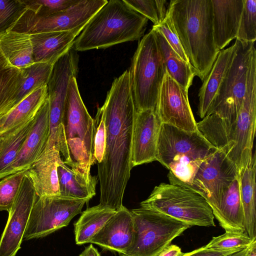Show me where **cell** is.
Segmentation results:
<instances>
[{
    "instance_id": "cell-1",
    "label": "cell",
    "mask_w": 256,
    "mask_h": 256,
    "mask_svg": "<svg viewBox=\"0 0 256 256\" xmlns=\"http://www.w3.org/2000/svg\"><path fill=\"white\" fill-rule=\"evenodd\" d=\"M106 126L104 156L97 164L100 204L115 210L122 205L130 176L133 130L136 116L128 70L114 80L102 107Z\"/></svg>"
},
{
    "instance_id": "cell-2",
    "label": "cell",
    "mask_w": 256,
    "mask_h": 256,
    "mask_svg": "<svg viewBox=\"0 0 256 256\" xmlns=\"http://www.w3.org/2000/svg\"><path fill=\"white\" fill-rule=\"evenodd\" d=\"M196 128L213 146L226 153L238 170L252 160L256 128V52L250 63L246 93L236 121L229 124L212 114L197 122Z\"/></svg>"
},
{
    "instance_id": "cell-3",
    "label": "cell",
    "mask_w": 256,
    "mask_h": 256,
    "mask_svg": "<svg viewBox=\"0 0 256 256\" xmlns=\"http://www.w3.org/2000/svg\"><path fill=\"white\" fill-rule=\"evenodd\" d=\"M168 12L189 62L202 82L218 51L215 46L211 0H172Z\"/></svg>"
},
{
    "instance_id": "cell-4",
    "label": "cell",
    "mask_w": 256,
    "mask_h": 256,
    "mask_svg": "<svg viewBox=\"0 0 256 256\" xmlns=\"http://www.w3.org/2000/svg\"><path fill=\"white\" fill-rule=\"evenodd\" d=\"M148 19L124 0H110L88 21L74 44L76 51L105 48L140 40Z\"/></svg>"
},
{
    "instance_id": "cell-5",
    "label": "cell",
    "mask_w": 256,
    "mask_h": 256,
    "mask_svg": "<svg viewBox=\"0 0 256 256\" xmlns=\"http://www.w3.org/2000/svg\"><path fill=\"white\" fill-rule=\"evenodd\" d=\"M216 148L197 129L187 131L161 124L156 160L170 170V183L190 188L200 165Z\"/></svg>"
},
{
    "instance_id": "cell-6",
    "label": "cell",
    "mask_w": 256,
    "mask_h": 256,
    "mask_svg": "<svg viewBox=\"0 0 256 256\" xmlns=\"http://www.w3.org/2000/svg\"><path fill=\"white\" fill-rule=\"evenodd\" d=\"M64 126V163L70 168L90 172L96 162L94 121L83 102L76 77L70 81L66 98Z\"/></svg>"
},
{
    "instance_id": "cell-7",
    "label": "cell",
    "mask_w": 256,
    "mask_h": 256,
    "mask_svg": "<svg viewBox=\"0 0 256 256\" xmlns=\"http://www.w3.org/2000/svg\"><path fill=\"white\" fill-rule=\"evenodd\" d=\"M140 205L190 226H216L212 209L206 199L196 192L179 184H160Z\"/></svg>"
},
{
    "instance_id": "cell-8",
    "label": "cell",
    "mask_w": 256,
    "mask_h": 256,
    "mask_svg": "<svg viewBox=\"0 0 256 256\" xmlns=\"http://www.w3.org/2000/svg\"><path fill=\"white\" fill-rule=\"evenodd\" d=\"M166 70L151 30L138 42L128 70L136 112L155 110Z\"/></svg>"
},
{
    "instance_id": "cell-9",
    "label": "cell",
    "mask_w": 256,
    "mask_h": 256,
    "mask_svg": "<svg viewBox=\"0 0 256 256\" xmlns=\"http://www.w3.org/2000/svg\"><path fill=\"white\" fill-rule=\"evenodd\" d=\"M134 226L132 244L119 256H158L190 226L162 213L143 208L130 210Z\"/></svg>"
},
{
    "instance_id": "cell-10",
    "label": "cell",
    "mask_w": 256,
    "mask_h": 256,
    "mask_svg": "<svg viewBox=\"0 0 256 256\" xmlns=\"http://www.w3.org/2000/svg\"><path fill=\"white\" fill-rule=\"evenodd\" d=\"M236 40V52L206 114H217L229 124L236 121L240 109L246 88L250 63L256 51L255 42Z\"/></svg>"
},
{
    "instance_id": "cell-11",
    "label": "cell",
    "mask_w": 256,
    "mask_h": 256,
    "mask_svg": "<svg viewBox=\"0 0 256 256\" xmlns=\"http://www.w3.org/2000/svg\"><path fill=\"white\" fill-rule=\"evenodd\" d=\"M88 202L61 195L37 198L32 208L23 240L44 237L67 226L82 212Z\"/></svg>"
},
{
    "instance_id": "cell-12",
    "label": "cell",
    "mask_w": 256,
    "mask_h": 256,
    "mask_svg": "<svg viewBox=\"0 0 256 256\" xmlns=\"http://www.w3.org/2000/svg\"><path fill=\"white\" fill-rule=\"evenodd\" d=\"M107 2L106 0H80L67 9L42 17L36 16L26 9L10 30L29 34L70 30L86 26Z\"/></svg>"
},
{
    "instance_id": "cell-13",
    "label": "cell",
    "mask_w": 256,
    "mask_h": 256,
    "mask_svg": "<svg viewBox=\"0 0 256 256\" xmlns=\"http://www.w3.org/2000/svg\"><path fill=\"white\" fill-rule=\"evenodd\" d=\"M238 176L236 164L224 151L216 148L200 165L194 176L190 189L206 199L214 213Z\"/></svg>"
},
{
    "instance_id": "cell-14",
    "label": "cell",
    "mask_w": 256,
    "mask_h": 256,
    "mask_svg": "<svg viewBox=\"0 0 256 256\" xmlns=\"http://www.w3.org/2000/svg\"><path fill=\"white\" fill-rule=\"evenodd\" d=\"M78 59L76 50L72 48L53 65L46 85L50 105V146L54 145L64 134V104L70 81L78 74Z\"/></svg>"
},
{
    "instance_id": "cell-15",
    "label": "cell",
    "mask_w": 256,
    "mask_h": 256,
    "mask_svg": "<svg viewBox=\"0 0 256 256\" xmlns=\"http://www.w3.org/2000/svg\"><path fill=\"white\" fill-rule=\"evenodd\" d=\"M155 112L160 124L193 131L196 122L191 109L188 90L180 86L166 70L160 86Z\"/></svg>"
},
{
    "instance_id": "cell-16",
    "label": "cell",
    "mask_w": 256,
    "mask_h": 256,
    "mask_svg": "<svg viewBox=\"0 0 256 256\" xmlns=\"http://www.w3.org/2000/svg\"><path fill=\"white\" fill-rule=\"evenodd\" d=\"M37 198L26 172L24 175L0 240V256H16L20 248L30 212Z\"/></svg>"
},
{
    "instance_id": "cell-17",
    "label": "cell",
    "mask_w": 256,
    "mask_h": 256,
    "mask_svg": "<svg viewBox=\"0 0 256 256\" xmlns=\"http://www.w3.org/2000/svg\"><path fill=\"white\" fill-rule=\"evenodd\" d=\"M48 98L38 110L34 125L12 162L1 174L0 180L28 169L45 152L50 136Z\"/></svg>"
},
{
    "instance_id": "cell-18",
    "label": "cell",
    "mask_w": 256,
    "mask_h": 256,
    "mask_svg": "<svg viewBox=\"0 0 256 256\" xmlns=\"http://www.w3.org/2000/svg\"><path fill=\"white\" fill-rule=\"evenodd\" d=\"M160 125L154 110L136 112L132 142V167L156 160Z\"/></svg>"
},
{
    "instance_id": "cell-19",
    "label": "cell",
    "mask_w": 256,
    "mask_h": 256,
    "mask_svg": "<svg viewBox=\"0 0 256 256\" xmlns=\"http://www.w3.org/2000/svg\"><path fill=\"white\" fill-rule=\"evenodd\" d=\"M134 238V226L130 210L122 206L108 220L90 243L118 254L126 253Z\"/></svg>"
},
{
    "instance_id": "cell-20",
    "label": "cell",
    "mask_w": 256,
    "mask_h": 256,
    "mask_svg": "<svg viewBox=\"0 0 256 256\" xmlns=\"http://www.w3.org/2000/svg\"><path fill=\"white\" fill-rule=\"evenodd\" d=\"M211 0L214 40L220 51L236 38L244 0Z\"/></svg>"
},
{
    "instance_id": "cell-21",
    "label": "cell",
    "mask_w": 256,
    "mask_h": 256,
    "mask_svg": "<svg viewBox=\"0 0 256 256\" xmlns=\"http://www.w3.org/2000/svg\"><path fill=\"white\" fill-rule=\"evenodd\" d=\"M86 26L68 31L44 32L30 34L34 62L53 65L72 48L76 38L80 34Z\"/></svg>"
},
{
    "instance_id": "cell-22",
    "label": "cell",
    "mask_w": 256,
    "mask_h": 256,
    "mask_svg": "<svg viewBox=\"0 0 256 256\" xmlns=\"http://www.w3.org/2000/svg\"><path fill=\"white\" fill-rule=\"evenodd\" d=\"M62 160L55 146L46 150L26 171L38 198L60 196L58 167Z\"/></svg>"
},
{
    "instance_id": "cell-23",
    "label": "cell",
    "mask_w": 256,
    "mask_h": 256,
    "mask_svg": "<svg viewBox=\"0 0 256 256\" xmlns=\"http://www.w3.org/2000/svg\"><path fill=\"white\" fill-rule=\"evenodd\" d=\"M237 48V41L230 47L220 50L208 76L202 82L198 92V113L204 118L214 100L224 74L230 64Z\"/></svg>"
},
{
    "instance_id": "cell-24",
    "label": "cell",
    "mask_w": 256,
    "mask_h": 256,
    "mask_svg": "<svg viewBox=\"0 0 256 256\" xmlns=\"http://www.w3.org/2000/svg\"><path fill=\"white\" fill-rule=\"evenodd\" d=\"M60 194L88 202L96 195L98 176L90 172L70 168L63 160L58 167Z\"/></svg>"
},
{
    "instance_id": "cell-25",
    "label": "cell",
    "mask_w": 256,
    "mask_h": 256,
    "mask_svg": "<svg viewBox=\"0 0 256 256\" xmlns=\"http://www.w3.org/2000/svg\"><path fill=\"white\" fill-rule=\"evenodd\" d=\"M256 157L254 153L252 160L238 170L244 230L252 240L256 239Z\"/></svg>"
},
{
    "instance_id": "cell-26",
    "label": "cell",
    "mask_w": 256,
    "mask_h": 256,
    "mask_svg": "<svg viewBox=\"0 0 256 256\" xmlns=\"http://www.w3.org/2000/svg\"><path fill=\"white\" fill-rule=\"evenodd\" d=\"M53 65L34 63L20 69L15 78L14 86L4 115L34 89L47 85Z\"/></svg>"
},
{
    "instance_id": "cell-27",
    "label": "cell",
    "mask_w": 256,
    "mask_h": 256,
    "mask_svg": "<svg viewBox=\"0 0 256 256\" xmlns=\"http://www.w3.org/2000/svg\"><path fill=\"white\" fill-rule=\"evenodd\" d=\"M213 214L226 232H244L238 176L227 190Z\"/></svg>"
},
{
    "instance_id": "cell-28",
    "label": "cell",
    "mask_w": 256,
    "mask_h": 256,
    "mask_svg": "<svg viewBox=\"0 0 256 256\" xmlns=\"http://www.w3.org/2000/svg\"><path fill=\"white\" fill-rule=\"evenodd\" d=\"M0 50L10 64L18 69L34 63L29 34L9 30L0 34Z\"/></svg>"
},
{
    "instance_id": "cell-29",
    "label": "cell",
    "mask_w": 256,
    "mask_h": 256,
    "mask_svg": "<svg viewBox=\"0 0 256 256\" xmlns=\"http://www.w3.org/2000/svg\"><path fill=\"white\" fill-rule=\"evenodd\" d=\"M152 30L168 74L180 86L188 90L196 76L195 70L178 56L158 30L153 28Z\"/></svg>"
},
{
    "instance_id": "cell-30",
    "label": "cell",
    "mask_w": 256,
    "mask_h": 256,
    "mask_svg": "<svg viewBox=\"0 0 256 256\" xmlns=\"http://www.w3.org/2000/svg\"><path fill=\"white\" fill-rule=\"evenodd\" d=\"M48 98L46 85L34 89L0 118V134L36 114Z\"/></svg>"
},
{
    "instance_id": "cell-31",
    "label": "cell",
    "mask_w": 256,
    "mask_h": 256,
    "mask_svg": "<svg viewBox=\"0 0 256 256\" xmlns=\"http://www.w3.org/2000/svg\"><path fill=\"white\" fill-rule=\"evenodd\" d=\"M116 212L100 204L84 211L74 224L76 244L89 243Z\"/></svg>"
},
{
    "instance_id": "cell-32",
    "label": "cell",
    "mask_w": 256,
    "mask_h": 256,
    "mask_svg": "<svg viewBox=\"0 0 256 256\" xmlns=\"http://www.w3.org/2000/svg\"><path fill=\"white\" fill-rule=\"evenodd\" d=\"M37 112L1 134L0 174L9 166L17 156L34 125Z\"/></svg>"
},
{
    "instance_id": "cell-33",
    "label": "cell",
    "mask_w": 256,
    "mask_h": 256,
    "mask_svg": "<svg viewBox=\"0 0 256 256\" xmlns=\"http://www.w3.org/2000/svg\"><path fill=\"white\" fill-rule=\"evenodd\" d=\"M236 40L252 42L256 40V0H244Z\"/></svg>"
},
{
    "instance_id": "cell-34",
    "label": "cell",
    "mask_w": 256,
    "mask_h": 256,
    "mask_svg": "<svg viewBox=\"0 0 256 256\" xmlns=\"http://www.w3.org/2000/svg\"><path fill=\"white\" fill-rule=\"evenodd\" d=\"M26 172L14 173L0 180V211L6 210L8 212L10 210Z\"/></svg>"
},
{
    "instance_id": "cell-35",
    "label": "cell",
    "mask_w": 256,
    "mask_h": 256,
    "mask_svg": "<svg viewBox=\"0 0 256 256\" xmlns=\"http://www.w3.org/2000/svg\"><path fill=\"white\" fill-rule=\"evenodd\" d=\"M26 8L23 0H0V34L10 30Z\"/></svg>"
},
{
    "instance_id": "cell-36",
    "label": "cell",
    "mask_w": 256,
    "mask_h": 256,
    "mask_svg": "<svg viewBox=\"0 0 256 256\" xmlns=\"http://www.w3.org/2000/svg\"><path fill=\"white\" fill-rule=\"evenodd\" d=\"M27 10L34 16L42 17L64 10L80 0H26Z\"/></svg>"
},
{
    "instance_id": "cell-37",
    "label": "cell",
    "mask_w": 256,
    "mask_h": 256,
    "mask_svg": "<svg viewBox=\"0 0 256 256\" xmlns=\"http://www.w3.org/2000/svg\"><path fill=\"white\" fill-rule=\"evenodd\" d=\"M254 240H252L248 234L226 232L224 234L212 238L206 245L208 248L215 250H228L238 248L249 246Z\"/></svg>"
},
{
    "instance_id": "cell-38",
    "label": "cell",
    "mask_w": 256,
    "mask_h": 256,
    "mask_svg": "<svg viewBox=\"0 0 256 256\" xmlns=\"http://www.w3.org/2000/svg\"><path fill=\"white\" fill-rule=\"evenodd\" d=\"M152 28L162 34L171 48L184 61L190 64L174 30L168 9L163 20L157 25H154Z\"/></svg>"
},
{
    "instance_id": "cell-39",
    "label": "cell",
    "mask_w": 256,
    "mask_h": 256,
    "mask_svg": "<svg viewBox=\"0 0 256 256\" xmlns=\"http://www.w3.org/2000/svg\"><path fill=\"white\" fill-rule=\"evenodd\" d=\"M17 68L10 64L0 50V116Z\"/></svg>"
},
{
    "instance_id": "cell-40",
    "label": "cell",
    "mask_w": 256,
    "mask_h": 256,
    "mask_svg": "<svg viewBox=\"0 0 256 256\" xmlns=\"http://www.w3.org/2000/svg\"><path fill=\"white\" fill-rule=\"evenodd\" d=\"M95 126L94 157L97 164L102 160L105 149L106 126L103 116L100 108L94 119Z\"/></svg>"
},
{
    "instance_id": "cell-41",
    "label": "cell",
    "mask_w": 256,
    "mask_h": 256,
    "mask_svg": "<svg viewBox=\"0 0 256 256\" xmlns=\"http://www.w3.org/2000/svg\"><path fill=\"white\" fill-rule=\"evenodd\" d=\"M134 10L150 20L154 25L160 23L156 0H124Z\"/></svg>"
},
{
    "instance_id": "cell-42",
    "label": "cell",
    "mask_w": 256,
    "mask_h": 256,
    "mask_svg": "<svg viewBox=\"0 0 256 256\" xmlns=\"http://www.w3.org/2000/svg\"><path fill=\"white\" fill-rule=\"evenodd\" d=\"M244 248L228 250H215L208 248L204 246L192 252L184 253L182 256H228Z\"/></svg>"
},
{
    "instance_id": "cell-43",
    "label": "cell",
    "mask_w": 256,
    "mask_h": 256,
    "mask_svg": "<svg viewBox=\"0 0 256 256\" xmlns=\"http://www.w3.org/2000/svg\"><path fill=\"white\" fill-rule=\"evenodd\" d=\"M184 253L181 248L175 244H170L158 256H182Z\"/></svg>"
},
{
    "instance_id": "cell-44",
    "label": "cell",
    "mask_w": 256,
    "mask_h": 256,
    "mask_svg": "<svg viewBox=\"0 0 256 256\" xmlns=\"http://www.w3.org/2000/svg\"><path fill=\"white\" fill-rule=\"evenodd\" d=\"M79 256H101L98 250L95 248L92 244L86 247L84 250Z\"/></svg>"
},
{
    "instance_id": "cell-45",
    "label": "cell",
    "mask_w": 256,
    "mask_h": 256,
    "mask_svg": "<svg viewBox=\"0 0 256 256\" xmlns=\"http://www.w3.org/2000/svg\"><path fill=\"white\" fill-rule=\"evenodd\" d=\"M247 256H256V240L250 246Z\"/></svg>"
},
{
    "instance_id": "cell-46",
    "label": "cell",
    "mask_w": 256,
    "mask_h": 256,
    "mask_svg": "<svg viewBox=\"0 0 256 256\" xmlns=\"http://www.w3.org/2000/svg\"><path fill=\"white\" fill-rule=\"evenodd\" d=\"M249 246L246 247L242 250L231 254L228 256H247L249 250Z\"/></svg>"
},
{
    "instance_id": "cell-47",
    "label": "cell",
    "mask_w": 256,
    "mask_h": 256,
    "mask_svg": "<svg viewBox=\"0 0 256 256\" xmlns=\"http://www.w3.org/2000/svg\"><path fill=\"white\" fill-rule=\"evenodd\" d=\"M0 138H1V134H0Z\"/></svg>"
}]
</instances>
